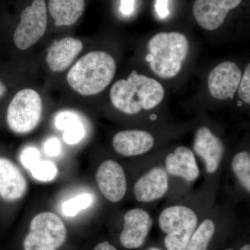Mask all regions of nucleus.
<instances>
[{
    "instance_id": "1",
    "label": "nucleus",
    "mask_w": 250,
    "mask_h": 250,
    "mask_svg": "<svg viewBox=\"0 0 250 250\" xmlns=\"http://www.w3.org/2000/svg\"><path fill=\"white\" fill-rule=\"evenodd\" d=\"M164 95L165 90L159 82L139 75L136 70L131 72L126 80L117 81L110 91L113 106L128 115L155 108L163 101Z\"/></svg>"
},
{
    "instance_id": "2",
    "label": "nucleus",
    "mask_w": 250,
    "mask_h": 250,
    "mask_svg": "<svg viewBox=\"0 0 250 250\" xmlns=\"http://www.w3.org/2000/svg\"><path fill=\"white\" fill-rule=\"evenodd\" d=\"M116 71V62L111 54L93 51L79 59L68 72L69 85L83 96L103 92L111 83Z\"/></svg>"
},
{
    "instance_id": "3",
    "label": "nucleus",
    "mask_w": 250,
    "mask_h": 250,
    "mask_svg": "<svg viewBox=\"0 0 250 250\" xmlns=\"http://www.w3.org/2000/svg\"><path fill=\"white\" fill-rule=\"evenodd\" d=\"M149 53L146 59L151 70L163 79L177 76L182 68L189 51L187 36L179 32H161L148 42Z\"/></svg>"
},
{
    "instance_id": "4",
    "label": "nucleus",
    "mask_w": 250,
    "mask_h": 250,
    "mask_svg": "<svg viewBox=\"0 0 250 250\" xmlns=\"http://www.w3.org/2000/svg\"><path fill=\"white\" fill-rule=\"evenodd\" d=\"M42 113V99L39 94L25 88L18 91L10 101L6 109V124L16 134H29L40 123Z\"/></svg>"
},
{
    "instance_id": "5",
    "label": "nucleus",
    "mask_w": 250,
    "mask_h": 250,
    "mask_svg": "<svg viewBox=\"0 0 250 250\" xmlns=\"http://www.w3.org/2000/svg\"><path fill=\"white\" fill-rule=\"evenodd\" d=\"M197 221L196 213L184 206H173L163 210L159 223L161 229L167 234L164 239L166 249L186 250Z\"/></svg>"
},
{
    "instance_id": "6",
    "label": "nucleus",
    "mask_w": 250,
    "mask_h": 250,
    "mask_svg": "<svg viewBox=\"0 0 250 250\" xmlns=\"http://www.w3.org/2000/svg\"><path fill=\"white\" fill-rule=\"evenodd\" d=\"M67 236L65 224L52 212H42L31 220L24 238V250H57Z\"/></svg>"
},
{
    "instance_id": "7",
    "label": "nucleus",
    "mask_w": 250,
    "mask_h": 250,
    "mask_svg": "<svg viewBox=\"0 0 250 250\" xmlns=\"http://www.w3.org/2000/svg\"><path fill=\"white\" fill-rule=\"evenodd\" d=\"M47 8L45 0H34L21 14V22L13 36L14 45L26 50L35 45L47 29Z\"/></svg>"
},
{
    "instance_id": "8",
    "label": "nucleus",
    "mask_w": 250,
    "mask_h": 250,
    "mask_svg": "<svg viewBox=\"0 0 250 250\" xmlns=\"http://www.w3.org/2000/svg\"><path fill=\"white\" fill-rule=\"evenodd\" d=\"M97 184L103 196L108 201H121L126 192V179L124 169L118 162L105 161L95 175Z\"/></svg>"
},
{
    "instance_id": "9",
    "label": "nucleus",
    "mask_w": 250,
    "mask_h": 250,
    "mask_svg": "<svg viewBox=\"0 0 250 250\" xmlns=\"http://www.w3.org/2000/svg\"><path fill=\"white\" fill-rule=\"evenodd\" d=\"M241 77V70L235 62H221L208 75V88L210 95L218 100L233 99L238 90Z\"/></svg>"
},
{
    "instance_id": "10",
    "label": "nucleus",
    "mask_w": 250,
    "mask_h": 250,
    "mask_svg": "<svg viewBox=\"0 0 250 250\" xmlns=\"http://www.w3.org/2000/svg\"><path fill=\"white\" fill-rule=\"evenodd\" d=\"M242 0H195L192 13L197 23L208 31L223 25L228 13L241 4Z\"/></svg>"
},
{
    "instance_id": "11",
    "label": "nucleus",
    "mask_w": 250,
    "mask_h": 250,
    "mask_svg": "<svg viewBox=\"0 0 250 250\" xmlns=\"http://www.w3.org/2000/svg\"><path fill=\"white\" fill-rule=\"evenodd\" d=\"M152 225V218L146 210H129L124 217V228L120 237L121 244L127 249L140 248L146 241Z\"/></svg>"
},
{
    "instance_id": "12",
    "label": "nucleus",
    "mask_w": 250,
    "mask_h": 250,
    "mask_svg": "<svg viewBox=\"0 0 250 250\" xmlns=\"http://www.w3.org/2000/svg\"><path fill=\"white\" fill-rule=\"evenodd\" d=\"M27 188V180L18 166L9 159L0 157V197L5 202L19 201Z\"/></svg>"
},
{
    "instance_id": "13",
    "label": "nucleus",
    "mask_w": 250,
    "mask_h": 250,
    "mask_svg": "<svg viewBox=\"0 0 250 250\" xmlns=\"http://www.w3.org/2000/svg\"><path fill=\"white\" fill-rule=\"evenodd\" d=\"M194 150L205 161L207 172L212 174L220 165L225 153V146L208 127L201 126L195 134Z\"/></svg>"
},
{
    "instance_id": "14",
    "label": "nucleus",
    "mask_w": 250,
    "mask_h": 250,
    "mask_svg": "<svg viewBox=\"0 0 250 250\" xmlns=\"http://www.w3.org/2000/svg\"><path fill=\"white\" fill-rule=\"evenodd\" d=\"M154 144L150 133L143 130H125L115 135L113 147L118 154L127 156H136L149 152Z\"/></svg>"
},
{
    "instance_id": "15",
    "label": "nucleus",
    "mask_w": 250,
    "mask_h": 250,
    "mask_svg": "<svg viewBox=\"0 0 250 250\" xmlns=\"http://www.w3.org/2000/svg\"><path fill=\"white\" fill-rule=\"evenodd\" d=\"M167 189V172L161 167H154L136 182L134 192L138 202H150L164 196Z\"/></svg>"
},
{
    "instance_id": "16",
    "label": "nucleus",
    "mask_w": 250,
    "mask_h": 250,
    "mask_svg": "<svg viewBox=\"0 0 250 250\" xmlns=\"http://www.w3.org/2000/svg\"><path fill=\"white\" fill-rule=\"evenodd\" d=\"M82 49V41L74 38H64L54 41L47 49L46 62L52 71H64L71 65Z\"/></svg>"
},
{
    "instance_id": "17",
    "label": "nucleus",
    "mask_w": 250,
    "mask_h": 250,
    "mask_svg": "<svg viewBox=\"0 0 250 250\" xmlns=\"http://www.w3.org/2000/svg\"><path fill=\"white\" fill-rule=\"evenodd\" d=\"M166 170L172 175L192 182L199 177L200 170L196 159L190 148L179 146L166 159Z\"/></svg>"
},
{
    "instance_id": "18",
    "label": "nucleus",
    "mask_w": 250,
    "mask_h": 250,
    "mask_svg": "<svg viewBox=\"0 0 250 250\" xmlns=\"http://www.w3.org/2000/svg\"><path fill=\"white\" fill-rule=\"evenodd\" d=\"M48 9L56 26H70L83 14L85 0H49Z\"/></svg>"
},
{
    "instance_id": "19",
    "label": "nucleus",
    "mask_w": 250,
    "mask_h": 250,
    "mask_svg": "<svg viewBox=\"0 0 250 250\" xmlns=\"http://www.w3.org/2000/svg\"><path fill=\"white\" fill-rule=\"evenodd\" d=\"M54 125L63 132L62 139L68 145H76L85 138V125L75 112L62 111L56 115Z\"/></svg>"
},
{
    "instance_id": "20",
    "label": "nucleus",
    "mask_w": 250,
    "mask_h": 250,
    "mask_svg": "<svg viewBox=\"0 0 250 250\" xmlns=\"http://www.w3.org/2000/svg\"><path fill=\"white\" fill-rule=\"evenodd\" d=\"M215 229L214 223L210 219L205 220L192 233L186 250H207Z\"/></svg>"
},
{
    "instance_id": "21",
    "label": "nucleus",
    "mask_w": 250,
    "mask_h": 250,
    "mask_svg": "<svg viewBox=\"0 0 250 250\" xmlns=\"http://www.w3.org/2000/svg\"><path fill=\"white\" fill-rule=\"evenodd\" d=\"M233 172L243 187L250 191V156L248 152L238 153L232 160Z\"/></svg>"
},
{
    "instance_id": "22",
    "label": "nucleus",
    "mask_w": 250,
    "mask_h": 250,
    "mask_svg": "<svg viewBox=\"0 0 250 250\" xmlns=\"http://www.w3.org/2000/svg\"><path fill=\"white\" fill-rule=\"evenodd\" d=\"M93 202V197L89 193H83L63 202L62 212L67 217L75 216L81 210L88 208Z\"/></svg>"
},
{
    "instance_id": "23",
    "label": "nucleus",
    "mask_w": 250,
    "mask_h": 250,
    "mask_svg": "<svg viewBox=\"0 0 250 250\" xmlns=\"http://www.w3.org/2000/svg\"><path fill=\"white\" fill-rule=\"evenodd\" d=\"M29 171L34 179L43 182H52L58 175V167L51 161L40 160Z\"/></svg>"
},
{
    "instance_id": "24",
    "label": "nucleus",
    "mask_w": 250,
    "mask_h": 250,
    "mask_svg": "<svg viewBox=\"0 0 250 250\" xmlns=\"http://www.w3.org/2000/svg\"><path fill=\"white\" fill-rule=\"evenodd\" d=\"M20 160L26 169L30 170L40 161V152L36 147L31 146L25 147L20 155Z\"/></svg>"
},
{
    "instance_id": "25",
    "label": "nucleus",
    "mask_w": 250,
    "mask_h": 250,
    "mask_svg": "<svg viewBox=\"0 0 250 250\" xmlns=\"http://www.w3.org/2000/svg\"><path fill=\"white\" fill-rule=\"evenodd\" d=\"M238 95L243 103L250 104V65H247L238 86Z\"/></svg>"
},
{
    "instance_id": "26",
    "label": "nucleus",
    "mask_w": 250,
    "mask_h": 250,
    "mask_svg": "<svg viewBox=\"0 0 250 250\" xmlns=\"http://www.w3.org/2000/svg\"><path fill=\"white\" fill-rule=\"evenodd\" d=\"M60 141L55 137L49 138L45 141L44 144V150L47 156L55 157L60 154L61 152Z\"/></svg>"
},
{
    "instance_id": "27",
    "label": "nucleus",
    "mask_w": 250,
    "mask_h": 250,
    "mask_svg": "<svg viewBox=\"0 0 250 250\" xmlns=\"http://www.w3.org/2000/svg\"><path fill=\"white\" fill-rule=\"evenodd\" d=\"M168 1L169 0H156V11L161 18H165L168 16Z\"/></svg>"
},
{
    "instance_id": "28",
    "label": "nucleus",
    "mask_w": 250,
    "mask_h": 250,
    "mask_svg": "<svg viewBox=\"0 0 250 250\" xmlns=\"http://www.w3.org/2000/svg\"><path fill=\"white\" fill-rule=\"evenodd\" d=\"M134 0H121V11L122 14L129 16L134 10Z\"/></svg>"
},
{
    "instance_id": "29",
    "label": "nucleus",
    "mask_w": 250,
    "mask_h": 250,
    "mask_svg": "<svg viewBox=\"0 0 250 250\" xmlns=\"http://www.w3.org/2000/svg\"><path fill=\"white\" fill-rule=\"evenodd\" d=\"M8 88L9 87H8L7 83L4 82L2 76L0 75V100L4 98L5 95L7 93Z\"/></svg>"
},
{
    "instance_id": "30",
    "label": "nucleus",
    "mask_w": 250,
    "mask_h": 250,
    "mask_svg": "<svg viewBox=\"0 0 250 250\" xmlns=\"http://www.w3.org/2000/svg\"><path fill=\"white\" fill-rule=\"evenodd\" d=\"M93 250H118L114 246H112L108 242H104V243H100L98 246L95 247Z\"/></svg>"
},
{
    "instance_id": "31",
    "label": "nucleus",
    "mask_w": 250,
    "mask_h": 250,
    "mask_svg": "<svg viewBox=\"0 0 250 250\" xmlns=\"http://www.w3.org/2000/svg\"><path fill=\"white\" fill-rule=\"evenodd\" d=\"M226 250H234L232 249H228ZM240 250H250V245H246V246H244L243 247V248H241Z\"/></svg>"
},
{
    "instance_id": "32",
    "label": "nucleus",
    "mask_w": 250,
    "mask_h": 250,
    "mask_svg": "<svg viewBox=\"0 0 250 250\" xmlns=\"http://www.w3.org/2000/svg\"><path fill=\"white\" fill-rule=\"evenodd\" d=\"M147 250H161L159 249V248H149V249Z\"/></svg>"
}]
</instances>
